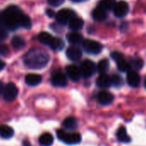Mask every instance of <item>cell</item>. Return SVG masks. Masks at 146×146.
Here are the masks:
<instances>
[{
    "label": "cell",
    "instance_id": "obj_1",
    "mask_svg": "<svg viewBox=\"0 0 146 146\" xmlns=\"http://www.w3.org/2000/svg\"><path fill=\"white\" fill-rule=\"evenodd\" d=\"M50 56L48 53L40 48H34L28 50L24 56V64L32 69H40L47 65Z\"/></svg>",
    "mask_w": 146,
    "mask_h": 146
},
{
    "label": "cell",
    "instance_id": "obj_2",
    "mask_svg": "<svg viewBox=\"0 0 146 146\" xmlns=\"http://www.w3.org/2000/svg\"><path fill=\"white\" fill-rule=\"evenodd\" d=\"M22 11L15 5H10L5 9L2 13L3 26L10 31H15L20 27V17Z\"/></svg>",
    "mask_w": 146,
    "mask_h": 146
},
{
    "label": "cell",
    "instance_id": "obj_3",
    "mask_svg": "<svg viewBox=\"0 0 146 146\" xmlns=\"http://www.w3.org/2000/svg\"><path fill=\"white\" fill-rule=\"evenodd\" d=\"M57 137L58 139L64 142L66 145H73L79 144L82 140V137L77 133H67L66 131L63 129L57 130Z\"/></svg>",
    "mask_w": 146,
    "mask_h": 146
},
{
    "label": "cell",
    "instance_id": "obj_4",
    "mask_svg": "<svg viewBox=\"0 0 146 146\" xmlns=\"http://www.w3.org/2000/svg\"><path fill=\"white\" fill-rule=\"evenodd\" d=\"M3 98L7 102H13L18 95V88L14 83H8L3 90Z\"/></svg>",
    "mask_w": 146,
    "mask_h": 146
},
{
    "label": "cell",
    "instance_id": "obj_5",
    "mask_svg": "<svg viewBox=\"0 0 146 146\" xmlns=\"http://www.w3.org/2000/svg\"><path fill=\"white\" fill-rule=\"evenodd\" d=\"M83 50L87 53L92 54V55H97L102 50V45L99 42L92 40V39L83 40Z\"/></svg>",
    "mask_w": 146,
    "mask_h": 146
},
{
    "label": "cell",
    "instance_id": "obj_6",
    "mask_svg": "<svg viewBox=\"0 0 146 146\" xmlns=\"http://www.w3.org/2000/svg\"><path fill=\"white\" fill-rule=\"evenodd\" d=\"M81 74L83 78H90L93 76L96 71V65L90 60H85L81 63L80 67Z\"/></svg>",
    "mask_w": 146,
    "mask_h": 146
},
{
    "label": "cell",
    "instance_id": "obj_7",
    "mask_svg": "<svg viewBox=\"0 0 146 146\" xmlns=\"http://www.w3.org/2000/svg\"><path fill=\"white\" fill-rule=\"evenodd\" d=\"M51 82H52V86H54L56 87H65L67 86L68 80H67L66 75L63 72L58 70V71H54L52 74Z\"/></svg>",
    "mask_w": 146,
    "mask_h": 146
},
{
    "label": "cell",
    "instance_id": "obj_8",
    "mask_svg": "<svg viewBox=\"0 0 146 146\" xmlns=\"http://www.w3.org/2000/svg\"><path fill=\"white\" fill-rule=\"evenodd\" d=\"M55 15H56L57 21L61 25H65V24L68 23L69 21L76 15H75V12L71 9H63L59 10Z\"/></svg>",
    "mask_w": 146,
    "mask_h": 146
},
{
    "label": "cell",
    "instance_id": "obj_9",
    "mask_svg": "<svg viewBox=\"0 0 146 146\" xmlns=\"http://www.w3.org/2000/svg\"><path fill=\"white\" fill-rule=\"evenodd\" d=\"M129 11V5L125 1H120L116 3L114 8V13L115 16L119 18H122L127 15Z\"/></svg>",
    "mask_w": 146,
    "mask_h": 146
},
{
    "label": "cell",
    "instance_id": "obj_10",
    "mask_svg": "<svg viewBox=\"0 0 146 146\" xmlns=\"http://www.w3.org/2000/svg\"><path fill=\"white\" fill-rule=\"evenodd\" d=\"M66 56H67V57L71 61H72V62H77V61H79L82 58L83 52H82V50H81L80 48H78L76 45H73V46H71V47H69L67 49V50H66Z\"/></svg>",
    "mask_w": 146,
    "mask_h": 146
},
{
    "label": "cell",
    "instance_id": "obj_11",
    "mask_svg": "<svg viewBox=\"0 0 146 146\" xmlns=\"http://www.w3.org/2000/svg\"><path fill=\"white\" fill-rule=\"evenodd\" d=\"M67 76L73 81H78L82 78L80 68L77 65H69L66 68Z\"/></svg>",
    "mask_w": 146,
    "mask_h": 146
},
{
    "label": "cell",
    "instance_id": "obj_12",
    "mask_svg": "<svg viewBox=\"0 0 146 146\" xmlns=\"http://www.w3.org/2000/svg\"><path fill=\"white\" fill-rule=\"evenodd\" d=\"M97 101L102 105H108L114 101V95L108 91H102L97 95Z\"/></svg>",
    "mask_w": 146,
    "mask_h": 146
},
{
    "label": "cell",
    "instance_id": "obj_13",
    "mask_svg": "<svg viewBox=\"0 0 146 146\" xmlns=\"http://www.w3.org/2000/svg\"><path fill=\"white\" fill-rule=\"evenodd\" d=\"M127 83L132 87H138L140 84V76L135 70H130L126 76Z\"/></svg>",
    "mask_w": 146,
    "mask_h": 146
},
{
    "label": "cell",
    "instance_id": "obj_14",
    "mask_svg": "<svg viewBox=\"0 0 146 146\" xmlns=\"http://www.w3.org/2000/svg\"><path fill=\"white\" fill-rule=\"evenodd\" d=\"M69 24V27L70 29H71L72 31H78L80 29H82V27H83V20L81 17H78L77 15H74L68 22Z\"/></svg>",
    "mask_w": 146,
    "mask_h": 146
},
{
    "label": "cell",
    "instance_id": "obj_15",
    "mask_svg": "<svg viewBox=\"0 0 146 146\" xmlns=\"http://www.w3.org/2000/svg\"><path fill=\"white\" fill-rule=\"evenodd\" d=\"M42 80V77L37 74H28L25 77V82L29 86H38Z\"/></svg>",
    "mask_w": 146,
    "mask_h": 146
},
{
    "label": "cell",
    "instance_id": "obj_16",
    "mask_svg": "<svg viewBox=\"0 0 146 146\" xmlns=\"http://www.w3.org/2000/svg\"><path fill=\"white\" fill-rule=\"evenodd\" d=\"M66 38H67V40H68V42L70 44H74V45H77V44L83 43V36L80 33H78L77 32H75V31L67 33Z\"/></svg>",
    "mask_w": 146,
    "mask_h": 146
},
{
    "label": "cell",
    "instance_id": "obj_17",
    "mask_svg": "<svg viewBox=\"0 0 146 146\" xmlns=\"http://www.w3.org/2000/svg\"><path fill=\"white\" fill-rule=\"evenodd\" d=\"M96 85L98 87L102 88V89H107L111 86V80H110V76H108L106 74H101L97 80H96Z\"/></svg>",
    "mask_w": 146,
    "mask_h": 146
},
{
    "label": "cell",
    "instance_id": "obj_18",
    "mask_svg": "<svg viewBox=\"0 0 146 146\" xmlns=\"http://www.w3.org/2000/svg\"><path fill=\"white\" fill-rule=\"evenodd\" d=\"M77 120L75 117H67L64 122H63V126L64 127L68 130V131H74L75 129L77 128Z\"/></svg>",
    "mask_w": 146,
    "mask_h": 146
},
{
    "label": "cell",
    "instance_id": "obj_19",
    "mask_svg": "<svg viewBox=\"0 0 146 146\" xmlns=\"http://www.w3.org/2000/svg\"><path fill=\"white\" fill-rule=\"evenodd\" d=\"M14 136V130L8 125H2L0 127V137L4 139H9Z\"/></svg>",
    "mask_w": 146,
    "mask_h": 146
},
{
    "label": "cell",
    "instance_id": "obj_20",
    "mask_svg": "<svg viewBox=\"0 0 146 146\" xmlns=\"http://www.w3.org/2000/svg\"><path fill=\"white\" fill-rule=\"evenodd\" d=\"M117 139L121 143H129L131 141L130 136L127 134L126 129L124 127H120L117 131Z\"/></svg>",
    "mask_w": 146,
    "mask_h": 146
},
{
    "label": "cell",
    "instance_id": "obj_21",
    "mask_svg": "<svg viewBox=\"0 0 146 146\" xmlns=\"http://www.w3.org/2000/svg\"><path fill=\"white\" fill-rule=\"evenodd\" d=\"M39 143L41 146H51L53 144V137L49 133H45L39 138Z\"/></svg>",
    "mask_w": 146,
    "mask_h": 146
},
{
    "label": "cell",
    "instance_id": "obj_22",
    "mask_svg": "<svg viewBox=\"0 0 146 146\" xmlns=\"http://www.w3.org/2000/svg\"><path fill=\"white\" fill-rule=\"evenodd\" d=\"M92 17L96 21H102L107 18V13L104 9H101L100 7H97L93 10Z\"/></svg>",
    "mask_w": 146,
    "mask_h": 146
},
{
    "label": "cell",
    "instance_id": "obj_23",
    "mask_svg": "<svg viewBox=\"0 0 146 146\" xmlns=\"http://www.w3.org/2000/svg\"><path fill=\"white\" fill-rule=\"evenodd\" d=\"M11 44L13 46V48L15 50H22L25 47L26 45V42L25 39L21 37V36H15L13 37L12 40H11Z\"/></svg>",
    "mask_w": 146,
    "mask_h": 146
},
{
    "label": "cell",
    "instance_id": "obj_24",
    "mask_svg": "<svg viewBox=\"0 0 146 146\" xmlns=\"http://www.w3.org/2000/svg\"><path fill=\"white\" fill-rule=\"evenodd\" d=\"M54 37H52L50 33H46V32H41L39 35H38V39L39 41L45 44V45H47V46H50L52 39H53Z\"/></svg>",
    "mask_w": 146,
    "mask_h": 146
},
{
    "label": "cell",
    "instance_id": "obj_25",
    "mask_svg": "<svg viewBox=\"0 0 146 146\" xmlns=\"http://www.w3.org/2000/svg\"><path fill=\"white\" fill-rule=\"evenodd\" d=\"M116 63H117V67H118V69L121 72H128L131 70V66H130V63L126 61L125 59V56L120 58L119 60L115 61Z\"/></svg>",
    "mask_w": 146,
    "mask_h": 146
},
{
    "label": "cell",
    "instance_id": "obj_26",
    "mask_svg": "<svg viewBox=\"0 0 146 146\" xmlns=\"http://www.w3.org/2000/svg\"><path fill=\"white\" fill-rule=\"evenodd\" d=\"M115 4H116L115 0H101L98 7L104 9L105 11H108V10L114 9Z\"/></svg>",
    "mask_w": 146,
    "mask_h": 146
},
{
    "label": "cell",
    "instance_id": "obj_27",
    "mask_svg": "<svg viewBox=\"0 0 146 146\" xmlns=\"http://www.w3.org/2000/svg\"><path fill=\"white\" fill-rule=\"evenodd\" d=\"M108 68H109V62H108V59H102V60H101L98 62L97 66H96V70L101 74H106V72L108 70Z\"/></svg>",
    "mask_w": 146,
    "mask_h": 146
},
{
    "label": "cell",
    "instance_id": "obj_28",
    "mask_svg": "<svg viewBox=\"0 0 146 146\" xmlns=\"http://www.w3.org/2000/svg\"><path fill=\"white\" fill-rule=\"evenodd\" d=\"M64 46H65V43L60 38H53L50 44V48L52 49L53 50H61L64 49Z\"/></svg>",
    "mask_w": 146,
    "mask_h": 146
},
{
    "label": "cell",
    "instance_id": "obj_29",
    "mask_svg": "<svg viewBox=\"0 0 146 146\" xmlns=\"http://www.w3.org/2000/svg\"><path fill=\"white\" fill-rule=\"evenodd\" d=\"M20 27H22L26 29H30L32 27V21L30 18L23 13L20 17Z\"/></svg>",
    "mask_w": 146,
    "mask_h": 146
},
{
    "label": "cell",
    "instance_id": "obj_30",
    "mask_svg": "<svg viewBox=\"0 0 146 146\" xmlns=\"http://www.w3.org/2000/svg\"><path fill=\"white\" fill-rule=\"evenodd\" d=\"M130 66H131V68H132V67L134 68L135 70H139V69H140V68H143V66H144V62H143L142 59L138 58V57H135V58H133V59L131 60Z\"/></svg>",
    "mask_w": 146,
    "mask_h": 146
},
{
    "label": "cell",
    "instance_id": "obj_31",
    "mask_svg": "<svg viewBox=\"0 0 146 146\" xmlns=\"http://www.w3.org/2000/svg\"><path fill=\"white\" fill-rule=\"evenodd\" d=\"M110 80H111V86H114L115 87L120 86L123 83V80L121 76H120L119 74H113L112 76H110Z\"/></svg>",
    "mask_w": 146,
    "mask_h": 146
},
{
    "label": "cell",
    "instance_id": "obj_32",
    "mask_svg": "<svg viewBox=\"0 0 146 146\" xmlns=\"http://www.w3.org/2000/svg\"><path fill=\"white\" fill-rule=\"evenodd\" d=\"M9 49L8 45L4 44H0V56H6L9 55Z\"/></svg>",
    "mask_w": 146,
    "mask_h": 146
},
{
    "label": "cell",
    "instance_id": "obj_33",
    "mask_svg": "<svg viewBox=\"0 0 146 146\" xmlns=\"http://www.w3.org/2000/svg\"><path fill=\"white\" fill-rule=\"evenodd\" d=\"M8 38V33L6 31L5 27H0V41H3Z\"/></svg>",
    "mask_w": 146,
    "mask_h": 146
},
{
    "label": "cell",
    "instance_id": "obj_34",
    "mask_svg": "<svg viewBox=\"0 0 146 146\" xmlns=\"http://www.w3.org/2000/svg\"><path fill=\"white\" fill-rule=\"evenodd\" d=\"M47 2L50 5L53 7H59L65 2V0H47Z\"/></svg>",
    "mask_w": 146,
    "mask_h": 146
},
{
    "label": "cell",
    "instance_id": "obj_35",
    "mask_svg": "<svg viewBox=\"0 0 146 146\" xmlns=\"http://www.w3.org/2000/svg\"><path fill=\"white\" fill-rule=\"evenodd\" d=\"M46 15L49 16V17H53V16L55 15V12H54L53 10L50 9H47L46 10Z\"/></svg>",
    "mask_w": 146,
    "mask_h": 146
},
{
    "label": "cell",
    "instance_id": "obj_36",
    "mask_svg": "<svg viewBox=\"0 0 146 146\" xmlns=\"http://www.w3.org/2000/svg\"><path fill=\"white\" fill-rule=\"evenodd\" d=\"M3 87H4V86H3V82H2V81H0V96H1V95H2V93H3Z\"/></svg>",
    "mask_w": 146,
    "mask_h": 146
},
{
    "label": "cell",
    "instance_id": "obj_37",
    "mask_svg": "<svg viewBox=\"0 0 146 146\" xmlns=\"http://www.w3.org/2000/svg\"><path fill=\"white\" fill-rule=\"evenodd\" d=\"M4 66H5V63H4L3 61H1V60H0V71L3 69Z\"/></svg>",
    "mask_w": 146,
    "mask_h": 146
},
{
    "label": "cell",
    "instance_id": "obj_38",
    "mask_svg": "<svg viewBox=\"0 0 146 146\" xmlns=\"http://www.w3.org/2000/svg\"><path fill=\"white\" fill-rule=\"evenodd\" d=\"M4 27V26H3V18H2L1 14H0V27Z\"/></svg>",
    "mask_w": 146,
    "mask_h": 146
},
{
    "label": "cell",
    "instance_id": "obj_39",
    "mask_svg": "<svg viewBox=\"0 0 146 146\" xmlns=\"http://www.w3.org/2000/svg\"><path fill=\"white\" fill-rule=\"evenodd\" d=\"M23 146H31V145L28 141L25 140V141H23Z\"/></svg>",
    "mask_w": 146,
    "mask_h": 146
},
{
    "label": "cell",
    "instance_id": "obj_40",
    "mask_svg": "<svg viewBox=\"0 0 146 146\" xmlns=\"http://www.w3.org/2000/svg\"><path fill=\"white\" fill-rule=\"evenodd\" d=\"M74 3H82V2H85V1H88V0H71Z\"/></svg>",
    "mask_w": 146,
    "mask_h": 146
},
{
    "label": "cell",
    "instance_id": "obj_41",
    "mask_svg": "<svg viewBox=\"0 0 146 146\" xmlns=\"http://www.w3.org/2000/svg\"><path fill=\"white\" fill-rule=\"evenodd\" d=\"M145 89H146V78H145Z\"/></svg>",
    "mask_w": 146,
    "mask_h": 146
}]
</instances>
